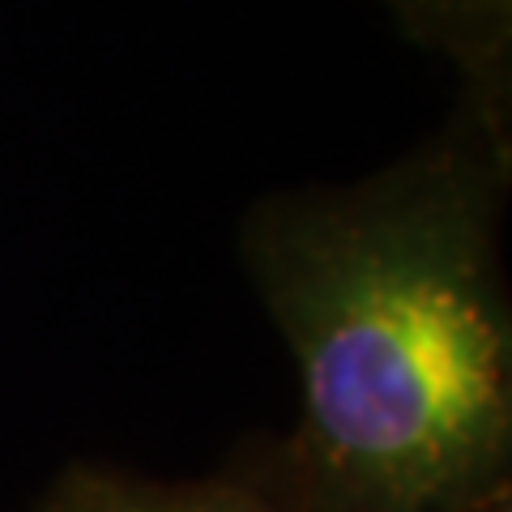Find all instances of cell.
Segmentation results:
<instances>
[{
	"instance_id": "cell-1",
	"label": "cell",
	"mask_w": 512,
	"mask_h": 512,
	"mask_svg": "<svg viewBox=\"0 0 512 512\" xmlns=\"http://www.w3.org/2000/svg\"><path fill=\"white\" fill-rule=\"evenodd\" d=\"M508 133L474 107L359 188L269 197L244 261L299 363L274 440L308 512H466L508 491Z\"/></svg>"
},
{
	"instance_id": "cell-2",
	"label": "cell",
	"mask_w": 512,
	"mask_h": 512,
	"mask_svg": "<svg viewBox=\"0 0 512 512\" xmlns=\"http://www.w3.org/2000/svg\"><path fill=\"white\" fill-rule=\"evenodd\" d=\"M35 512H308L286 483L274 440H252L227 470L197 483H150L103 466H73Z\"/></svg>"
},
{
	"instance_id": "cell-3",
	"label": "cell",
	"mask_w": 512,
	"mask_h": 512,
	"mask_svg": "<svg viewBox=\"0 0 512 512\" xmlns=\"http://www.w3.org/2000/svg\"><path fill=\"white\" fill-rule=\"evenodd\" d=\"M406 18L423 22L431 39L448 43L457 60L470 69V107L495 128H508L504 120V35H508V0H393Z\"/></svg>"
},
{
	"instance_id": "cell-4",
	"label": "cell",
	"mask_w": 512,
	"mask_h": 512,
	"mask_svg": "<svg viewBox=\"0 0 512 512\" xmlns=\"http://www.w3.org/2000/svg\"><path fill=\"white\" fill-rule=\"evenodd\" d=\"M466 512H512V495H508V491H500V495H491V500L474 504V508H466Z\"/></svg>"
}]
</instances>
